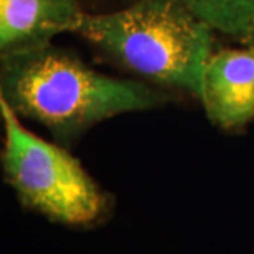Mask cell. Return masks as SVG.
<instances>
[{"mask_svg": "<svg viewBox=\"0 0 254 254\" xmlns=\"http://www.w3.org/2000/svg\"><path fill=\"white\" fill-rule=\"evenodd\" d=\"M0 96L18 118L46 126L63 145L106 119L167 100L144 83L96 72L51 40L0 54Z\"/></svg>", "mask_w": 254, "mask_h": 254, "instance_id": "6da1fadb", "label": "cell"}, {"mask_svg": "<svg viewBox=\"0 0 254 254\" xmlns=\"http://www.w3.org/2000/svg\"><path fill=\"white\" fill-rule=\"evenodd\" d=\"M212 31L245 41L254 28V0H182Z\"/></svg>", "mask_w": 254, "mask_h": 254, "instance_id": "8992f818", "label": "cell"}, {"mask_svg": "<svg viewBox=\"0 0 254 254\" xmlns=\"http://www.w3.org/2000/svg\"><path fill=\"white\" fill-rule=\"evenodd\" d=\"M72 33L133 72L200 99L213 31L182 0H137L105 14L83 11Z\"/></svg>", "mask_w": 254, "mask_h": 254, "instance_id": "7a4b0ae2", "label": "cell"}, {"mask_svg": "<svg viewBox=\"0 0 254 254\" xmlns=\"http://www.w3.org/2000/svg\"><path fill=\"white\" fill-rule=\"evenodd\" d=\"M82 13L81 0H0V54L72 33Z\"/></svg>", "mask_w": 254, "mask_h": 254, "instance_id": "5b68a950", "label": "cell"}, {"mask_svg": "<svg viewBox=\"0 0 254 254\" xmlns=\"http://www.w3.org/2000/svg\"><path fill=\"white\" fill-rule=\"evenodd\" d=\"M245 44L247 46V48L249 50H252V51H254V28L253 31L247 36V38L245 40Z\"/></svg>", "mask_w": 254, "mask_h": 254, "instance_id": "52a82bcc", "label": "cell"}, {"mask_svg": "<svg viewBox=\"0 0 254 254\" xmlns=\"http://www.w3.org/2000/svg\"><path fill=\"white\" fill-rule=\"evenodd\" d=\"M4 178L24 208L64 226L88 229L110 212V196L78 158L64 147L46 141L23 127L0 96Z\"/></svg>", "mask_w": 254, "mask_h": 254, "instance_id": "3957f363", "label": "cell"}, {"mask_svg": "<svg viewBox=\"0 0 254 254\" xmlns=\"http://www.w3.org/2000/svg\"><path fill=\"white\" fill-rule=\"evenodd\" d=\"M200 100L215 126L235 130L254 119V51L223 50L209 58Z\"/></svg>", "mask_w": 254, "mask_h": 254, "instance_id": "277c9868", "label": "cell"}]
</instances>
